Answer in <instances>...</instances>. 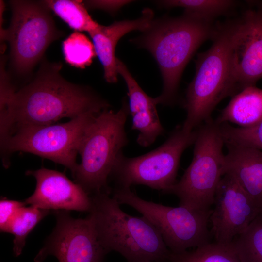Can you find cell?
<instances>
[{
  "instance_id": "6da1fadb",
  "label": "cell",
  "mask_w": 262,
  "mask_h": 262,
  "mask_svg": "<svg viewBox=\"0 0 262 262\" xmlns=\"http://www.w3.org/2000/svg\"><path fill=\"white\" fill-rule=\"evenodd\" d=\"M61 63L44 62L28 84L16 91L8 80L0 82V139L15 130L53 124L109 109V103L91 88L71 83L60 74Z\"/></svg>"
},
{
  "instance_id": "7a4b0ae2",
  "label": "cell",
  "mask_w": 262,
  "mask_h": 262,
  "mask_svg": "<svg viewBox=\"0 0 262 262\" xmlns=\"http://www.w3.org/2000/svg\"><path fill=\"white\" fill-rule=\"evenodd\" d=\"M219 24L184 12L178 17H164L152 21L131 42L147 50L156 61L163 79L157 104L170 105L176 100L182 73L191 57L205 41L213 39Z\"/></svg>"
},
{
  "instance_id": "3957f363",
  "label": "cell",
  "mask_w": 262,
  "mask_h": 262,
  "mask_svg": "<svg viewBox=\"0 0 262 262\" xmlns=\"http://www.w3.org/2000/svg\"><path fill=\"white\" fill-rule=\"evenodd\" d=\"M90 196L88 215L106 253L117 252L128 262L170 260L172 252L147 218L124 212L110 193L100 192Z\"/></svg>"
},
{
  "instance_id": "277c9868",
  "label": "cell",
  "mask_w": 262,
  "mask_h": 262,
  "mask_svg": "<svg viewBox=\"0 0 262 262\" xmlns=\"http://www.w3.org/2000/svg\"><path fill=\"white\" fill-rule=\"evenodd\" d=\"M233 21L219 24L207 51L198 53L195 76L186 91V117L181 125L187 132L211 119L216 105L237 93L231 72L230 46Z\"/></svg>"
},
{
  "instance_id": "5b68a950",
  "label": "cell",
  "mask_w": 262,
  "mask_h": 262,
  "mask_svg": "<svg viewBox=\"0 0 262 262\" xmlns=\"http://www.w3.org/2000/svg\"><path fill=\"white\" fill-rule=\"evenodd\" d=\"M130 115L124 101L116 112L109 109L99 113L86 130L78 154L81 162L72 176L90 196L111 193L109 178L118 155L128 143L125 124Z\"/></svg>"
},
{
  "instance_id": "8992f818",
  "label": "cell",
  "mask_w": 262,
  "mask_h": 262,
  "mask_svg": "<svg viewBox=\"0 0 262 262\" xmlns=\"http://www.w3.org/2000/svg\"><path fill=\"white\" fill-rule=\"evenodd\" d=\"M197 131L190 165L178 181L162 192L177 196L180 206L206 210L214 203L217 187L224 176L225 143L220 124L212 119Z\"/></svg>"
},
{
  "instance_id": "52a82bcc",
  "label": "cell",
  "mask_w": 262,
  "mask_h": 262,
  "mask_svg": "<svg viewBox=\"0 0 262 262\" xmlns=\"http://www.w3.org/2000/svg\"><path fill=\"white\" fill-rule=\"evenodd\" d=\"M12 18L0 37L10 46L11 66L19 76L29 74L49 46L63 35L42 1L10 0ZM3 46V45H2Z\"/></svg>"
},
{
  "instance_id": "ba28073f",
  "label": "cell",
  "mask_w": 262,
  "mask_h": 262,
  "mask_svg": "<svg viewBox=\"0 0 262 262\" xmlns=\"http://www.w3.org/2000/svg\"><path fill=\"white\" fill-rule=\"evenodd\" d=\"M111 195L120 204L132 207L147 218L173 253H182L211 242L208 224L212 209L191 210L148 201L140 198L130 188L114 187Z\"/></svg>"
},
{
  "instance_id": "9c48e42d",
  "label": "cell",
  "mask_w": 262,
  "mask_h": 262,
  "mask_svg": "<svg viewBox=\"0 0 262 262\" xmlns=\"http://www.w3.org/2000/svg\"><path fill=\"white\" fill-rule=\"evenodd\" d=\"M197 130L184 131L178 125L160 147L145 154L135 157H117L110 175L116 188H130L143 185L163 192L177 182L176 177L181 155L194 144Z\"/></svg>"
},
{
  "instance_id": "30bf717a",
  "label": "cell",
  "mask_w": 262,
  "mask_h": 262,
  "mask_svg": "<svg viewBox=\"0 0 262 262\" xmlns=\"http://www.w3.org/2000/svg\"><path fill=\"white\" fill-rule=\"evenodd\" d=\"M98 114L89 113L64 123L15 130L1 149L4 165H9L12 153L22 151L61 164L68 168L73 176L78 165L76 158L82 140Z\"/></svg>"
},
{
  "instance_id": "8fae6325",
  "label": "cell",
  "mask_w": 262,
  "mask_h": 262,
  "mask_svg": "<svg viewBox=\"0 0 262 262\" xmlns=\"http://www.w3.org/2000/svg\"><path fill=\"white\" fill-rule=\"evenodd\" d=\"M56 224L34 258L42 262L52 255L59 262H103L107 254L98 240L92 219L75 218L68 211L54 210Z\"/></svg>"
},
{
  "instance_id": "7c38bea8",
  "label": "cell",
  "mask_w": 262,
  "mask_h": 262,
  "mask_svg": "<svg viewBox=\"0 0 262 262\" xmlns=\"http://www.w3.org/2000/svg\"><path fill=\"white\" fill-rule=\"evenodd\" d=\"M233 22L230 53L238 93L262 78V4L250 6Z\"/></svg>"
},
{
  "instance_id": "4fadbf2b",
  "label": "cell",
  "mask_w": 262,
  "mask_h": 262,
  "mask_svg": "<svg viewBox=\"0 0 262 262\" xmlns=\"http://www.w3.org/2000/svg\"><path fill=\"white\" fill-rule=\"evenodd\" d=\"M210 217L215 241L229 243L258 216L260 208L231 175L226 174L217 187Z\"/></svg>"
},
{
  "instance_id": "5bb4252c",
  "label": "cell",
  "mask_w": 262,
  "mask_h": 262,
  "mask_svg": "<svg viewBox=\"0 0 262 262\" xmlns=\"http://www.w3.org/2000/svg\"><path fill=\"white\" fill-rule=\"evenodd\" d=\"M26 175L33 176L36 181L33 193L24 201L26 205L48 210L90 212V196L65 174L41 168L28 170Z\"/></svg>"
},
{
  "instance_id": "9a60e30c",
  "label": "cell",
  "mask_w": 262,
  "mask_h": 262,
  "mask_svg": "<svg viewBox=\"0 0 262 262\" xmlns=\"http://www.w3.org/2000/svg\"><path fill=\"white\" fill-rule=\"evenodd\" d=\"M153 20V11L146 8L143 10L141 16L136 19L116 21L108 26L99 25L96 29L88 33L97 56L102 66L104 78L107 82L114 83L117 81V58L115 51L118 41L131 31H145Z\"/></svg>"
},
{
  "instance_id": "2e32d148",
  "label": "cell",
  "mask_w": 262,
  "mask_h": 262,
  "mask_svg": "<svg viewBox=\"0 0 262 262\" xmlns=\"http://www.w3.org/2000/svg\"><path fill=\"white\" fill-rule=\"evenodd\" d=\"M224 175L233 176L261 208L262 206V151L226 145Z\"/></svg>"
},
{
  "instance_id": "e0dca14e",
  "label": "cell",
  "mask_w": 262,
  "mask_h": 262,
  "mask_svg": "<svg viewBox=\"0 0 262 262\" xmlns=\"http://www.w3.org/2000/svg\"><path fill=\"white\" fill-rule=\"evenodd\" d=\"M262 120V89L253 86L234 95L215 121L218 124L231 122L246 128Z\"/></svg>"
},
{
  "instance_id": "ac0fdd59",
  "label": "cell",
  "mask_w": 262,
  "mask_h": 262,
  "mask_svg": "<svg viewBox=\"0 0 262 262\" xmlns=\"http://www.w3.org/2000/svg\"><path fill=\"white\" fill-rule=\"evenodd\" d=\"M43 3L75 31L88 33L100 24L94 20L81 1L71 0H42Z\"/></svg>"
},
{
  "instance_id": "d6986e66",
  "label": "cell",
  "mask_w": 262,
  "mask_h": 262,
  "mask_svg": "<svg viewBox=\"0 0 262 262\" xmlns=\"http://www.w3.org/2000/svg\"><path fill=\"white\" fill-rule=\"evenodd\" d=\"M171 262H241L232 242H209L192 251L172 253Z\"/></svg>"
},
{
  "instance_id": "ffe728a7",
  "label": "cell",
  "mask_w": 262,
  "mask_h": 262,
  "mask_svg": "<svg viewBox=\"0 0 262 262\" xmlns=\"http://www.w3.org/2000/svg\"><path fill=\"white\" fill-rule=\"evenodd\" d=\"M49 213V210L30 206L20 208L9 223L6 233L14 236L13 253L16 257L22 253L28 234Z\"/></svg>"
},
{
  "instance_id": "44dd1931",
  "label": "cell",
  "mask_w": 262,
  "mask_h": 262,
  "mask_svg": "<svg viewBox=\"0 0 262 262\" xmlns=\"http://www.w3.org/2000/svg\"><path fill=\"white\" fill-rule=\"evenodd\" d=\"M158 2L163 7H181L185 13L211 20L229 14L238 3L230 0H169Z\"/></svg>"
},
{
  "instance_id": "7402d4cb",
  "label": "cell",
  "mask_w": 262,
  "mask_h": 262,
  "mask_svg": "<svg viewBox=\"0 0 262 262\" xmlns=\"http://www.w3.org/2000/svg\"><path fill=\"white\" fill-rule=\"evenodd\" d=\"M62 51L65 61L78 68L90 65L97 56L92 42L83 33L75 31L62 42Z\"/></svg>"
},
{
  "instance_id": "603a6c76",
  "label": "cell",
  "mask_w": 262,
  "mask_h": 262,
  "mask_svg": "<svg viewBox=\"0 0 262 262\" xmlns=\"http://www.w3.org/2000/svg\"><path fill=\"white\" fill-rule=\"evenodd\" d=\"M232 243L241 262H262V221L256 217Z\"/></svg>"
},
{
  "instance_id": "cb8c5ba5",
  "label": "cell",
  "mask_w": 262,
  "mask_h": 262,
  "mask_svg": "<svg viewBox=\"0 0 262 262\" xmlns=\"http://www.w3.org/2000/svg\"><path fill=\"white\" fill-rule=\"evenodd\" d=\"M226 145L253 147L262 151V120L249 127H234L227 123L220 124Z\"/></svg>"
},
{
  "instance_id": "d4e9b609",
  "label": "cell",
  "mask_w": 262,
  "mask_h": 262,
  "mask_svg": "<svg viewBox=\"0 0 262 262\" xmlns=\"http://www.w3.org/2000/svg\"><path fill=\"white\" fill-rule=\"evenodd\" d=\"M117 70L126 83L129 97L130 115L148 109L156 108L154 98L147 95L141 88L129 71L126 66L117 58Z\"/></svg>"
},
{
  "instance_id": "484cf974",
  "label": "cell",
  "mask_w": 262,
  "mask_h": 262,
  "mask_svg": "<svg viewBox=\"0 0 262 262\" xmlns=\"http://www.w3.org/2000/svg\"><path fill=\"white\" fill-rule=\"evenodd\" d=\"M25 201L2 199L0 201V229L5 232L9 223L20 208L25 206Z\"/></svg>"
},
{
  "instance_id": "4316f807",
  "label": "cell",
  "mask_w": 262,
  "mask_h": 262,
  "mask_svg": "<svg viewBox=\"0 0 262 262\" xmlns=\"http://www.w3.org/2000/svg\"><path fill=\"white\" fill-rule=\"evenodd\" d=\"M131 1L130 0H88L86 1V3L91 8L100 9L110 13H114Z\"/></svg>"
},
{
  "instance_id": "83f0119b",
  "label": "cell",
  "mask_w": 262,
  "mask_h": 262,
  "mask_svg": "<svg viewBox=\"0 0 262 262\" xmlns=\"http://www.w3.org/2000/svg\"><path fill=\"white\" fill-rule=\"evenodd\" d=\"M257 217L262 221V206L260 208V212Z\"/></svg>"
},
{
  "instance_id": "f1b7e54d",
  "label": "cell",
  "mask_w": 262,
  "mask_h": 262,
  "mask_svg": "<svg viewBox=\"0 0 262 262\" xmlns=\"http://www.w3.org/2000/svg\"><path fill=\"white\" fill-rule=\"evenodd\" d=\"M145 262H171V261H147Z\"/></svg>"
}]
</instances>
